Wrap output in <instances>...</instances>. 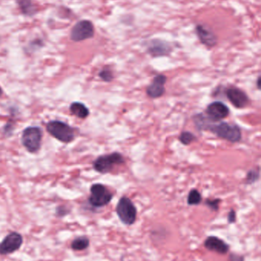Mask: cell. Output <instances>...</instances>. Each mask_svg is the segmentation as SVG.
Returning a JSON list of instances; mask_svg holds the SVG:
<instances>
[{"mask_svg":"<svg viewBox=\"0 0 261 261\" xmlns=\"http://www.w3.org/2000/svg\"><path fill=\"white\" fill-rule=\"evenodd\" d=\"M219 202H220V200L219 199H213V200H207L206 201V205L210 207L212 210H219Z\"/></svg>","mask_w":261,"mask_h":261,"instance_id":"cell-23","label":"cell"},{"mask_svg":"<svg viewBox=\"0 0 261 261\" xmlns=\"http://www.w3.org/2000/svg\"><path fill=\"white\" fill-rule=\"evenodd\" d=\"M202 201V196L199 191L192 189L188 195L187 202L189 205H199Z\"/></svg>","mask_w":261,"mask_h":261,"instance_id":"cell-18","label":"cell"},{"mask_svg":"<svg viewBox=\"0 0 261 261\" xmlns=\"http://www.w3.org/2000/svg\"><path fill=\"white\" fill-rule=\"evenodd\" d=\"M71 114L80 119H86L89 115V111L84 104L81 102H75L71 104L70 107Z\"/></svg>","mask_w":261,"mask_h":261,"instance_id":"cell-15","label":"cell"},{"mask_svg":"<svg viewBox=\"0 0 261 261\" xmlns=\"http://www.w3.org/2000/svg\"><path fill=\"white\" fill-rule=\"evenodd\" d=\"M2 93H3L2 89H1V88H0V95H2Z\"/></svg>","mask_w":261,"mask_h":261,"instance_id":"cell-27","label":"cell"},{"mask_svg":"<svg viewBox=\"0 0 261 261\" xmlns=\"http://www.w3.org/2000/svg\"><path fill=\"white\" fill-rule=\"evenodd\" d=\"M167 77L165 75H158L153 78L151 84L147 89V94L152 99L162 96L165 92V83Z\"/></svg>","mask_w":261,"mask_h":261,"instance_id":"cell-10","label":"cell"},{"mask_svg":"<svg viewBox=\"0 0 261 261\" xmlns=\"http://www.w3.org/2000/svg\"><path fill=\"white\" fill-rule=\"evenodd\" d=\"M207 129L210 130L219 138L230 142H238L241 138V130L237 125H229L225 122L216 125L210 123Z\"/></svg>","mask_w":261,"mask_h":261,"instance_id":"cell-1","label":"cell"},{"mask_svg":"<svg viewBox=\"0 0 261 261\" xmlns=\"http://www.w3.org/2000/svg\"><path fill=\"white\" fill-rule=\"evenodd\" d=\"M205 248L220 254H225L229 250V246L220 238L216 236H210L204 242Z\"/></svg>","mask_w":261,"mask_h":261,"instance_id":"cell-13","label":"cell"},{"mask_svg":"<svg viewBox=\"0 0 261 261\" xmlns=\"http://www.w3.org/2000/svg\"><path fill=\"white\" fill-rule=\"evenodd\" d=\"M206 113L212 121H219L228 116L229 110L222 102H214L207 107Z\"/></svg>","mask_w":261,"mask_h":261,"instance_id":"cell-11","label":"cell"},{"mask_svg":"<svg viewBox=\"0 0 261 261\" xmlns=\"http://www.w3.org/2000/svg\"><path fill=\"white\" fill-rule=\"evenodd\" d=\"M228 222H230V223H233V222H235L236 220V214H235V212L234 210H232V211L229 213L228 216Z\"/></svg>","mask_w":261,"mask_h":261,"instance_id":"cell-24","label":"cell"},{"mask_svg":"<svg viewBox=\"0 0 261 261\" xmlns=\"http://www.w3.org/2000/svg\"><path fill=\"white\" fill-rule=\"evenodd\" d=\"M23 236L17 232H11L0 243V255H7L14 253L22 247L23 244Z\"/></svg>","mask_w":261,"mask_h":261,"instance_id":"cell-7","label":"cell"},{"mask_svg":"<svg viewBox=\"0 0 261 261\" xmlns=\"http://www.w3.org/2000/svg\"><path fill=\"white\" fill-rule=\"evenodd\" d=\"M94 35V27L92 22L88 20H82L77 22L72 28L71 38L74 41H84L92 38Z\"/></svg>","mask_w":261,"mask_h":261,"instance_id":"cell-8","label":"cell"},{"mask_svg":"<svg viewBox=\"0 0 261 261\" xmlns=\"http://www.w3.org/2000/svg\"><path fill=\"white\" fill-rule=\"evenodd\" d=\"M226 95L232 105L236 108H244L248 104V97L245 92L238 88L231 87L227 89Z\"/></svg>","mask_w":261,"mask_h":261,"instance_id":"cell-9","label":"cell"},{"mask_svg":"<svg viewBox=\"0 0 261 261\" xmlns=\"http://www.w3.org/2000/svg\"><path fill=\"white\" fill-rule=\"evenodd\" d=\"M195 139L196 138H195V135L189 132H183L180 136V141H181L182 144H186V145L190 144L191 143L195 141Z\"/></svg>","mask_w":261,"mask_h":261,"instance_id":"cell-19","label":"cell"},{"mask_svg":"<svg viewBox=\"0 0 261 261\" xmlns=\"http://www.w3.org/2000/svg\"><path fill=\"white\" fill-rule=\"evenodd\" d=\"M230 261H244V257L239 255L232 254L230 256Z\"/></svg>","mask_w":261,"mask_h":261,"instance_id":"cell-25","label":"cell"},{"mask_svg":"<svg viewBox=\"0 0 261 261\" xmlns=\"http://www.w3.org/2000/svg\"><path fill=\"white\" fill-rule=\"evenodd\" d=\"M42 132L38 127H28L24 130L22 141L28 151L34 153L41 147Z\"/></svg>","mask_w":261,"mask_h":261,"instance_id":"cell-6","label":"cell"},{"mask_svg":"<svg viewBox=\"0 0 261 261\" xmlns=\"http://www.w3.org/2000/svg\"><path fill=\"white\" fill-rule=\"evenodd\" d=\"M18 4L22 13L25 16H31L35 14V7L31 0H18Z\"/></svg>","mask_w":261,"mask_h":261,"instance_id":"cell-17","label":"cell"},{"mask_svg":"<svg viewBox=\"0 0 261 261\" xmlns=\"http://www.w3.org/2000/svg\"><path fill=\"white\" fill-rule=\"evenodd\" d=\"M116 213L122 223L132 225L136 222L137 208L131 199L123 196L119 199L116 206Z\"/></svg>","mask_w":261,"mask_h":261,"instance_id":"cell-3","label":"cell"},{"mask_svg":"<svg viewBox=\"0 0 261 261\" xmlns=\"http://www.w3.org/2000/svg\"><path fill=\"white\" fill-rule=\"evenodd\" d=\"M125 163V158L121 153H113L99 156L93 163V168L97 172L107 174L111 172L113 168Z\"/></svg>","mask_w":261,"mask_h":261,"instance_id":"cell-4","label":"cell"},{"mask_svg":"<svg viewBox=\"0 0 261 261\" xmlns=\"http://www.w3.org/2000/svg\"><path fill=\"white\" fill-rule=\"evenodd\" d=\"M47 131L61 142L70 143L75 138L74 128L61 121H51L47 125Z\"/></svg>","mask_w":261,"mask_h":261,"instance_id":"cell-2","label":"cell"},{"mask_svg":"<svg viewBox=\"0 0 261 261\" xmlns=\"http://www.w3.org/2000/svg\"><path fill=\"white\" fill-rule=\"evenodd\" d=\"M69 214V210L65 206H59L56 210V216L59 218L64 217Z\"/></svg>","mask_w":261,"mask_h":261,"instance_id":"cell-22","label":"cell"},{"mask_svg":"<svg viewBox=\"0 0 261 261\" xmlns=\"http://www.w3.org/2000/svg\"><path fill=\"white\" fill-rule=\"evenodd\" d=\"M89 246V239L87 237L82 236L75 238L71 243V248L74 250L80 251V250H86Z\"/></svg>","mask_w":261,"mask_h":261,"instance_id":"cell-16","label":"cell"},{"mask_svg":"<svg viewBox=\"0 0 261 261\" xmlns=\"http://www.w3.org/2000/svg\"><path fill=\"white\" fill-rule=\"evenodd\" d=\"M195 31L202 44H205L207 47H213L216 45L217 43V38L213 31L201 25L196 26Z\"/></svg>","mask_w":261,"mask_h":261,"instance_id":"cell-14","label":"cell"},{"mask_svg":"<svg viewBox=\"0 0 261 261\" xmlns=\"http://www.w3.org/2000/svg\"><path fill=\"white\" fill-rule=\"evenodd\" d=\"M256 85H257V87L261 90V77H259V78H258L257 82H256Z\"/></svg>","mask_w":261,"mask_h":261,"instance_id":"cell-26","label":"cell"},{"mask_svg":"<svg viewBox=\"0 0 261 261\" xmlns=\"http://www.w3.org/2000/svg\"><path fill=\"white\" fill-rule=\"evenodd\" d=\"M99 77L104 81L110 82L113 79V72L110 69H103L99 74Z\"/></svg>","mask_w":261,"mask_h":261,"instance_id":"cell-21","label":"cell"},{"mask_svg":"<svg viewBox=\"0 0 261 261\" xmlns=\"http://www.w3.org/2000/svg\"><path fill=\"white\" fill-rule=\"evenodd\" d=\"M172 48L168 43L161 40H153L149 43L147 51L153 57L166 56L171 53Z\"/></svg>","mask_w":261,"mask_h":261,"instance_id":"cell-12","label":"cell"},{"mask_svg":"<svg viewBox=\"0 0 261 261\" xmlns=\"http://www.w3.org/2000/svg\"><path fill=\"white\" fill-rule=\"evenodd\" d=\"M259 172L258 170H251V171H249L248 174H247L246 183H248V184H251V183L256 182V180H258V178H259Z\"/></svg>","mask_w":261,"mask_h":261,"instance_id":"cell-20","label":"cell"},{"mask_svg":"<svg viewBox=\"0 0 261 261\" xmlns=\"http://www.w3.org/2000/svg\"><path fill=\"white\" fill-rule=\"evenodd\" d=\"M90 192L89 202L95 208H100L108 205L113 197V193L105 186L99 183L92 185Z\"/></svg>","mask_w":261,"mask_h":261,"instance_id":"cell-5","label":"cell"}]
</instances>
